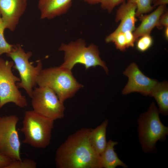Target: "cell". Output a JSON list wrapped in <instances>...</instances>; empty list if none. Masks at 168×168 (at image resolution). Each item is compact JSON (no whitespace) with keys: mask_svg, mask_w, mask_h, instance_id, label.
Segmentation results:
<instances>
[{"mask_svg":"<svg viewBox=\"0 0 168 168\" xmlns=\"http://www.w3.org/2000/svg\"><path fill=\"white\" fill-rule=\"evenodd\" d=\"M14 64L13 61L0 58V109L9 102L21 108L27 106L26 97L22 95L16 85L21 80L12 72Z\"/></svg>","mask_w":168,"mask_h":168,"instance_id":"cell-7","label":"cell"},{"mask_svg":"<svg viewBox=\"0 0 168 168\" xmlns=\"http://www.w3.org/2000/svg\"><path fill=\"white\" fill-rule=\"evenodd\" d=\"M138 123L139 141L145 152L152 151L156 142L164 139L168 134V128L161 123L159 111L154 102L147 112L140 115Z\"/></svg>","mask_w":168,"mask_h":168,"instance_id":"cell-5","label":"cell"},{"mask_svg":"<svg viewBox=\"0 0 168 168\" xmlns=\"http://www.w3.org/2000/svg\"><path fill=\"white\" fill-rule=\"evenodd\" d=\"M164 30V36L165 38L168 40V27H165Z\"/></svg>","mask_w":168,"mask_h":168,"instance_id":"cell-29","label":"cell"},{"mask_svg":"<svg viewBox=\"0 0 168 168\" xmlns=\"http://www.w3.org/2000/svg\"><path fill=\"white\" fill-rule=\"evenodd\" d=\"M105 41L114 43L116 48L121 51H124L128 48L124 32H113L106 37Z\"/></svg>","mask_w":168,"mask_h":168,"instance_id":"cell-18","label":"cell"},{"mask_svg":"<svg viewBox=\"0 0 168 168\" xmlns=\"http://www.w3.org/2000/svg\"><path fill=\"white\" fill-rule=\"evenodd\" d=\"M31 98L33 110L37 113L54 121L64 117L63 103L49 87H35Z\"/></svg>","mask_w":168,"mask_h":168,"instance_id":"cell-8","label":"cell"},{"mask_svg":"<svg viewBox=\"0 0 168 168\" xmlns=\"http://www.w3.org/2000/svg\"><path fill=\"white\" fill-rule=\"evenodd\" d=\"M125 2V0H100L101 8L110 13L116 6Z\"/></svg>","mask_w":168,"mask_h":168,"instance_id":"cell-23","label":"cell"},{"mask_svg":"<svg viewBox=\"0 0 168 168\" xmlns=\"http://www.w3.org/2000/svg\"><path fill=\"white\" fill-rule=\"evenodd\" d=\"M136 9L137 5L135 3L127 1L122 3L117 10L115 17V21L117 22L120 21V22L113 32L133 31L135 29V24L137 21Z\"/></svg>","mask_w":168,"mask_h":168,"instance_id":"cell-12","label":"cell"},{"mask_svg":"<svg viewBox=\"0 0 168 168\" xmlns=\"http://www.w3.org/2000/svg\"><path fill=\"white\" fill-rule=\"evenodd\" d=\"M36 163L33 160L26 159L12 161L7 168H36Z\"/></svg>","mask_w":168,"mask_h":168,"instance_id":"cell-22","label":"cell"},{"mask_svg":"<svg viewBox=\"0 0 168 168\" xmlns=\"http://www.w3.org/2000/svg\"><path fill=\"white\" fill-rule=\"evenodd\" d=\"M72 0H39L38 7L41 19H52L66 13Z\"/></svg>","mask_w":168,"mask_h":168,"instance_id":"cell-13","label":"cell"},{"mask_svg":"<svg viewBox=\"0 0 168 168\" xmlns=\"http://www.w3.org/2000/svg\"><path fill=\"white\" fill-rule=\"evenodd\" d=\"M153 97L159 107V112L163 115L168 113V83L158 82L152 89L150 96Z\"/></svg>","mask_w":168,"mask_h":168,"instance_id":"cell-17","label":"cell"},{"mask_svg":"<svg viewBox=\"0 0 168 168\" xmlns=\"http://www.w3.org/2000/svg\"><path fill=\"white\" fill-rule=\"evenodd\" d=\"M19 119L14 114L0 119V152L12 161L21 160V142L16 129Z\"/></svg>","mask_w":168,"mask_h":168,"instance_id":"cell-9","label":"cell"},{"mask_svg":"<svg viewBox=\"0 0 168 168\" xmlns=\"http://www.w3.org/2000/svg\"><path fill=\"white\" fill-rule=\"evenodd\" d=\"M37 84L53 90L63 103L73 97L83 87L73 76L71 70L60 66L42 69L38 77Z\"/></svg>","mask_w":168,"mask_h":168,"instance_id":"cell-2","label":"cell"},{"mask_svg":"<svg viewBox=\"0 0 168 168\" xmlns=\"http://www.w3.org/2000/svg\"><path fill=\"white\" fill-rule=\"evenodd\" d=\"M0 55H1L0 54Z\"/></svg>","mask_w":168,"mask_h":168,"instance_id":"cell-33","label":"cell"},{"mask_svg":"<svg viewBox=\"0 0 168 168\" xmlns=\"http://www.w3.org/2000/svg\"><path fill=\"white\" fill-rule=\"evenodd\" d=\"M128 82L122 91L123 95L138 92L145 96H150L152 91L158 82L145 76L135 63H131L123 72Z\"/></svg>","mask_w":168,"mask_h":168,"instance_id":"cell-10","label":"cell"},{"mask_svg":"<svg viewBox=\"0 0 168 168\" xmlns=\"http://www.w3.org/2000/svg\"><path fill=\"white\" fill-rule=\"evenodd\" d=\"M32 53L30 51L25 52L21 46L19 44L14 45L12 51L7 54L11 58L14 64L13 67L19 73L21 81L16 82L18 88L24 89L27 94L31 98L33 88L37 84L38 77L42 69V64L38 61L35 66H33L29 61Z\"/></svg>","mask_w":168,"mask_h":168,"instance_id":"cell-6","label":"cell"},{"mask_svg":"<svg viewBox=\"0 0 168 168\" xmlns=\"http://www.w3.org/2000/svg\"><path fill=\"white\" fill-rule=\"evenodd\" d=\"M54 121L33 110L26 111L20 129L24 135L23 142L37 148L47 147L50 142Z\"/></svg>","mask_w":168,"mask_h":168,"instance_id":"cell-4","label":"cell"},{"mask_svg":"<svg viewBox=\"0 0 168 168\" xmlns=\"http://www.w3.org/2000/svg\"><path fill=\"white\" fill-rule=\"evenodd\" d=\"M168 3V0H156V2L153 3L154 7L156 6H159L161 5H165L166 6Z\"/></svg>","mask_w":168,"mask_h":168,"instance_id":"cell-27","label":"cell"},{"mask_svg":"<svg viewBox=\"0 0 168 168\" xmlns=\"http://www.w3.org/2000/svg\"><path fill=\"white\" fill-rule=\"evenodd\" d=\"M84 1L91 4H95L100 3L98 0H83Z\"/></svg>","mask_w":168,"mask_h":168,"instance_id":"cell-28","label":"cell"},{"mask_svg":"<svg viewBox=\"0 0 168 168\" xmlns=\"http://www.w3.org/2000/svg\"><path fill=\"white\" fill-rule=\"evenodd\" d=\"M90 129L83 128L70 135L57 149L58 168H101L100 155L90 142Z\"/></svg>","mask_w":168,"mask_h":168,"instance_id":"cell-1","label":"cell"},{"mask_svg":"<svg viewBox=\"0 0 168 168\" xmlns=\"http://www.w3.org/2000/svg\"><path fill=\"white\" fill-rule=\"evenodd\" d=\"M156 0H153V3H154Z\"/></svg>","mask_w":168,"mask_h":168,"instance_id":"cell-30","label":"cell"},{"mask_svg":"<svg viewBox=\"0 0 168 168\" xmlns=\"http://www.w3.org/2000/svg\"><path fill=\"white\" fill-rule=\"evenodd\" d=\"M135 3L137 5L136 16H139L144 13L151 11L154 8L151 5L152 0H127Z\"/></svg>","mask_w":168,"mask_h":168,"instance_id":"cell-19","label":"cell"},{"mask_svg":"<svg viewBox=\"0 0 168 168\" xmlns=\"http://www.w3.org/2000/svg\"><path fill=\"white\" fill-rule=\"evenodd\" d=\"M98 0L99 1H100V0Z\"/></svg>","mask_w":168,"mask_h":168,"instance_id":"cell-31","label":"cell"},{"mask_svg":"<svg viewBox=\"0 0 168 168\" xmlns=\"http://www.w3.org/2000/svg\"><path fill=\"white\" fill-rule=\"evenodd\" d=\"M58 50L64 52V62L60 65L62 67L72 70L78 63L84 65L86 70L100 66L108 74L106 63L100 58L98 49L93 44L86 46L85 41L79 39L67 44H62Z\"/></svg>","mask_w":168,"mask_h":168,"instance_id":"cell-3","label":"cell"},{"mask_svg":"<svg viewBox=\"0 0 168 168\" xmlns=\"http://www.w3.org/2000/svg\"><path fill=\"white\" fill-rule=\"evenodd\" d=\"M153 43L152 37L149 35H146L141 36L137 42L136 47L139 51L145 52L152 46Z\"/></svg>","mask_w":168,"mask_h":168,"instance_id":"cell-21","label":"cell"},{"mask_svg":"<svg viewBox=\"0 0 168 168\" xmlns=\"http://www.w3.org/2000/svg\"><path fill=\"white\" fill-rule=\"evenodd\" d=\"M1 117L0 116V118H1Z\"/></svg>","mask_w":168,"mask_h":168,"instance_id":"cell-32","label":"cell"},{"mask_svg":"<svg viewBox=\"0 0 168 168\" xmlns=\"http://www.w3.org/2000/svg\"><path fill=\"white\" fill-rule=\"evenodd\" d=\"M166 6H159L149 14L139 16L141 23L133 32L135 39L144 35H149L153 29L159 26V19L164 12Z\"/></svg>","mask_w":168,"mask_h":168,"instance_id":"cell-14","label":"cell"},{"mask_svg":"<svg viewBox=\"0 0 168 168\" xmlns=\"http://www.w3.org/2000/svg\"><path fill=\"white\" fill-rule=\"evenodd\" d=\"M164 26L165 27H168V12L163 13L159 19V26L158 28L159 29H162Z\"/></svg>","mask_w":168,"mask_h":168,"instance_id":"cell-26","label":"cell"},{"mask_svg":"<svg viewBox=\"0 0 168 168\" xmlns=\"http://www.w3.org/2000/svg\"><path fill=\"white\" fill-rule=\"evenodd\" d=\"M118 143L117 142L111 140L107 142L105 150L100 155L101 168H115L118 166L127 167V166L118 158L114 151V147Z\"/></svg>","mask_w":168,"mask_h":168,"instance_id":"cell-16","label":"cell"},{"mask_svg":"<svg viewBox=\"0 0 168 168\" xmlns=\"http://www.w3.org/2000/svg\"><path fill=\"white\" fill-rule=\"evenodd\" d=\"M12 161L11 159L0 152V168H7Z\"/></svg>","mask_w":168,"mask_h":168,"instance_id":"cell-25","label":"cell"},{"mask_svg":"<svg viewBox=\"0 0 168 168\" xmlns=\"http://www.w3.org/2000/svg\"><path fill=\"white\" fill-rule=\"evenodd\" d=\"M108 124V120H105L95 128L91 129L89 134L91 146L100 155L105 150L107 145L106 135Z\"/></svg>","mask_w":168,"mask_h":168,"instance_id":"cell-15","label":"cell"},{"mask_svg":"<svg viewBox=\"0 0 168 168\" xmlns=\"http://www.w3.org/2000/svg\"><path fill=\"white\" fill-rule=\"evenodd\" d=\"M6 29L2 21L0 14V54H8L11 52L14 45L8 43L5 39L4 36V30Z\"/></svg>","mask_w":168,"mask_h":168,"instance_id":"cell-20","label":"cell"},{"mask_svg":"<svg viewBox=\"0 0 168 168\" xmlns=\"http://www.w3.org/2000/svg\"><path fill=\"white\" fill-rule=\"evenodd\" d=\"M124 33L127 40L128 47H133L136 40L133 32L127 31L124 32Z\"/></svg>","mask_w":168,"mask_h":168,"instance_id":"cell-24","label":"cell"},{"mask_svg":"<svg viewBox=\"0 0 168 168\" xmlns=\"http://www.w3.org/2000/svg\"><path fill=\"white\" fill-rule=\"evenodd\" d=\"M27 5V0H0V14L5 29L15 30Z\"/></svg>","mask_w":168,"mask_h":168,"instance_id":"cell-11","label":"cell"}]
</instances>
